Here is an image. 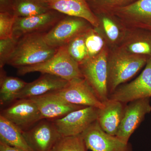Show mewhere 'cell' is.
Instances as JSON below:
<instances>
[{
    "mask_svg": "<svg viewBox=\"0 0 151 151\" xmlns=\"http://www.w3.org/2000/svg\"><path fill=\"white\" fill-rule=\"evenodd\" d=\"M150 58L129 54L117 47L109 49L108 57L109 95L121 84L133 78L145 66Z\"/></svg>",
    "mask_w": 151,
    "mask_h": 151,
    "instance_id": "cell-2",
    "label": "cell"
},
{
    "mask_svg": "<svg viewBox=\"0 0 151 151\" xmlns=\"http://www.w3.org/2000/svg\"><path fill=\"white\" fill-rule=\"evenodd\" d=\"M13 14L16 17L37 15L51 10L43 0H13Z\"/></svg>",
    "mask_w": 151,
    "mask_h": 151,
    "instance_id": "cell-23",
    "label": "cell"
},
{
    "mask_svg": "<svg viewBox=\"0 0 151 151\" xmlns=\"http://www.w3.org/2000/svg\"><path fill=\"white\" fill-rule=\"evenodd\" d=\"M99 20L98 28L103 35L109 49L118 47L122 43L127 31L113 15L102 14L97 15Z\"/></svg>",
    "mask_w": 151,
    "mask_h": 151,
    "instance_id": "cell-20",
    "label": "cell"
},
{
    "mask_svg": "<svg viewBox=\"0 0 151 151\" xmlns=\"http://www.w3.org/2000/svg\"><path fill=\"white\" fill-rule=\"evenodd\" d=\"M1 116L12 122L22 132L28 129L42 120L39 110L29 98L18 99L1 111Z\"/></svg>",
    "mask_w": 151,
    "mask_h": 151,
    "instance_id": "cell-8",
    "label": "cell"
},
{
    "mask_svg": "<svg viewBox=\"0 0 151 151\" xmlns=\"http://www.w3.org/2000/svg\"><path fill=\"white\" fill-rule=\"evenodd\" d=\"M16 17L9 12H0V39L13 37Z\"/></svg>",
    "mask_w": 151,
    "mask_h": 151,
    "instance_id": "cell-29",
    "label": "cell"
},
{
    "mask_svg": "<svg viewBox=\"0 0 151 151\" xmlns=\"http://www.w3.org/2000/svg\"><path fill=\"white\" fill-rule=\"evenodd\" d=\"M84 38L88 58L97 55L107 46L104 37L97 28L92 26L86 30Z\"/></svg>",
    "mask_w": 151,
    "mask_h": 151,
    "instance_id": "cell-24",
    "label": "cell"
},
{
    "mask_svg": "<svg viewBox=\"0 0 151 151\" xmlns=\"http://www.w3.org/2000/svg\"><path fill=\"white\" fill-rule=\"evenodd\" d=\"M29 99L37 105L42 119L47 120L59 119L72 111L86 107L68 103L53 92Z\"/></svg>",
    "mask_w": 151,
    "mask_h": 151,
    "instance_id": "cell-14",
    "label": "cell"
},
{
    "mask_svg": "<svg viewBox=\"0 0 151 151\" xmlns=\"http://www.w3.org/2000/svg\"><path fill=\"white\" fill-rule=\"evenodd\" d=\"M99 111L95 107H84L52 121L62 137L77 136L97 121Z\"/></svg>",
    "mask_w": 151,
    "mask_h": 151,
    "instance_id": "cell-5",
    "label": "cell"
},
{
    "mask_svg": "<svg viewBox=\"0 0 151 151\" xmlns=\"http://www.w3.org/2000/svg\"><path fill=\"white\" fill-rule=\"evenodd\" d=\"M44 35L37 32L20 38L7 64L18 68L37 65L50 59L58 48L48 45Z\"/></svg>",
    "mask_w": 151,
    "mask_h": 151,
    "instance_id": "cell-1",
    "label": "cell"
},
{
    "mask_svg": "<svg viewBox=\"0 0 151 151\" xmlns=\"http://www.w3.org/2000/svg\"><path fill=\"white\" fill-rule=\"evenodd\" d=\"M108 46L100 53L79 64L83 77L103 103L109 100L108 87Z\"/></svg>",
    "mask_w": 151,
    "mask_h": 151,
    "instance_id": "cell-4",
    "label": "cell"
},
{
    "mask_svg": "<svg viewBox=\"0 0 151 151\" xmlns=\"http://www.w3.org/2000/svg\"><path fill=\"white\" fill-rule=\"evenodd\" d=\"M85 32L76 37L66 45L70 56L79 64L88 58L84 38Z\"/></svg>",
    "mask_w": 151,
    "mask_h": 151,
    "instance_id": "cell-26",
    "label": "cell"
},
{
    "mask_svg": "<svg viewBox=\"0 0 151 151\" xmlns=\"http://www.w3.org/2000/svg\"><path fill=\"white\" fill-rule=\"evenodd\" d=\"M91 26L84 19L68 16L60 21L47 33L44 34V38L50 46L58 48L67 45L74 37Z\"/></svg>",
    "mask_w": 151,
    "mask_h": 151,
    "instance_id": "cell-7",
    "label": "cell"
},
{
    "mask_svg": "<svg viewBox=\"0 0 151 151\" xmlns=\"http://www.w3.org/2000/svg\"><path fill=\"white\" fill-rule=\"evenodd\" d=\"M104 103V107L100 109L97 122L104 132L109 134L116 136L126 104L109 99Z\"/></svg>",
    "mask_w": 151,
    "mask_h": 151,
    "instance_id": "cell-19",
    "label": "cell"
},
{
    "mask_svg": "<svg viewBox=\"0 0 151 151\" xmlns=\"http://www.w3.org/2000/svg\"><path fill=\"white\" fill-rule=\"evenodd\" d=\"M60 13L51 10L47 12L27 17H16L13 37L19 39L26 35L37 32L52 25L58 19Z\"/></svg>",
    "mask_w": 151,
    "mask_h": 151,
    "instance_id": "cell-16",
    "label": "cell"
},
{
    "mask_svg": "<svg viewBox=\"0 0 151 151\" xmlns=\"http://www.w3.org/2000/svg\"><path fill=\"white\" fill-rule=\"evenodd\" d=\"M148 97H151V57L141 74L130 83L119 86L109 99L127 104Z\"/></svg>",
    "mask_w": 151,
    "mask_h": 151,
    "instance_id": "cell-9",
    "label": "cell"
},
{
    "mask_svg": "<svg viewBox=\"0 0 151 151\" xmlns=\"http://www.w3.org/2000/svg\"><path fill=\"white\" fill-rule=\"evenodd\" d=\"M27 83L20 78L7 76L3 70H1V105H5L15 101L17 94L24 88Z\"/></svg>",
    "mask_w": 151,
    "mask_h": 151,
    "instance_id": "cell-22",
    "label": "cell"
},
{
    "mask_svg": "<svg viewBox=\"0 0 151 151\" xmlns=\"http://www.w3.org/2000/svg\"><path fill=\"white\" fill-rule=\"evenodd\" d=\"M110 14L127 29L151 30V0H137Z\"/></svg>",
    "mask_w": 151,
    "mask_h": 151,
    "instance_id": "cell-6",
    "label": "cell"
},
{
    "mask_svg": "<svg viewBox=\"0 0 151 151\" xmlns=\"http://www.w3.org/2000/svg\"><path fill=\"white\" fill-rule=\"evenodd\" d=\"M0 141L21 151H34L29 145L21 130L1 115Z\"/></svg>",
    "mask_w": 151,
    "mask_h": 151,
    "instance_id": "cell-21",
    "label": "cell"
},
{
    "mask_svg": "<svg viewBox=\"0 0 151 151\" xmlns=\"http://www.w3.org/2000/svg\"><path fill=\"white\" fill-rule=\"evenodd\" d=\"M22 134L34 151H51L62 137L53 122L47 119L41 120Z\"/></svg>",
    "mask_w": 151,
    "mask_h": 151,
    "instance_id": "cell-11",
    "label": "cell"
},
{
    "mask_svg": "<svg viewBox=\"0 0 151 151\" xmlns=\"http://www.w3.org/2000/svg\"><path fill=\"white\" fill-rule=\"evenodd\" d=\"M69 81L61 77L43 73L32 82L27 83L16 97L15 100L37 97L65 88Z\"/></svg>",
    "mask_w": 151,
    "mask_h": 151,
    "instance_id": "cell-17",
    "label": "cell"
},
{
    "mask_svg": "<svg viewBox=\"0 0 151 151\" xmlns=\"http://www.w3.org/2000/svg\"><path fill=\"white\" fill-rule=\"evenodd\" d=\"M66 102L84 107L102 109L105 106L84 78L69 81L65 88L53 92Z\"/></svg>",
    "mask_w": 151,
    "mask_h": 151,
    "instance_id": "cell-12",
    "label": "cell"
},
{
    "mask_svg": "<svg viewBox=\"0 0 151 151\" xmlns=\"http://www.w3.org/2000/svg\"><path fill=\"white\" fill-rule=\"evenodd\" d=\"M49 8L68 16L84 19L93 27L98 28L99 20L86 0H43Z\"/></svg>",
    "mask_w": 151,
    "mask_h": 151,
    "instance_id": "cell-15",
    "label": "cell"
},
{
    "mask_svg": "<svg viewBox=\"0 0 151 151\" xmlns=\"http://www.w3.org/2000/svg\"><path fill=\"white\" fill-rule=\"evenodd\" d=\"M96 15L112 14L114 11L134 2L137 0H86Z\"/></svg>",
    "mask_w": 151,
    "mask_h": 151,
    "instance_id": "cell-25",
    "label": "cell"
},
{
    "mask_svg": "<svg viewBox=\"0 0 151 151\" xmlns=\"http://www.w3.org/2000/svg\"><path fill=\"white\" fill-rule=\"evenodd\" d=\"M151 98H142L130 102L126 105L122 122L116 136L126 143L132 134L151 112Z\"/></svg>",
    "mask_w": 151,
    "mask_h": 151,
    "instance_id": "cell-13",
    "label": "cell"
},
{
    "mask_svg": "<svg viewBox=\"0 0 151 151\" xmlns=\"http://www.w3.org/2000/svg\"><path fill=\"white\" fill-rule=\"evenodd\" d=\"M81 135L86 148L92 151H133L129 143L104 132L97 120Z\"/></svg>",
    "mask_w": 151,
    "mask_h": 151,
    "instance_id": "cell-10",
    "label": "cell"
},
{
    "mask_svg": "<svg viewBox=\"0 0 151 151\" xmlns=\"http://www.w3.org/2000/svg\"><path fill=\"white\" fill-rule=\"evenodd\" d=\"M19 39L13 37L0 39V67L7 64L13 53Z\"/></svg>",
    "mask_w": 151,
    "mask_h": 151,
    "instance_id": "cell-28",
    "label": "cell"
},
{
    "mask_svg": "<svg viewBox=\"0 0 151 151\" xmlns=\"http://www.w3.org/2000/svg\"><path fill=\"white\" fill-rule=\"evenodd\" d=\"M35 72L56 76L68 81L84 78L79 64L70 56L66 45L59 47L54 55L45 62L17 68L19 75Z\"/></svg>",
    "mask_w": 151,
    "mask_h": 151,
    "instance_id": "cell-3",
    "label": "cell"
},
{
    "mask_svg": "<svg viewBox=\"0 0 151 151\" xmlns=\"http://www.w3.org/2000/svg\"><path fill=\"white\" fill-rule=\"evenodd\" d=\"M117 48L134 55L151 57V30L127 29L122 43Z\"/></svg>",
    "mask_w": 151,
    "mask_h": 151,
    "instance_id": "cell-18",
    "label": "cell"
},
{
    "mask_svg": "<svg viewBox=\"0 0 151 151\" xmlns=\"http://www.w3.org/2000/svg\"><path fill=\"white\" fill-rule=\"evenodd\" d=\"M81 135L62 137L51 151H87Z\"/></svg>",
    "mask_w": 151,
    "mask_h": 151,
    "instance_id": "cell-27",
    "label": "cell"
},
{
    "mask_svg": "<svg viewBox=\"0 0 151 151\" xmlns=\"http://www.w3.org/2000/svg\"><path fill=\"white\" fill-rule=\"evenodd\" d=\"M13 0H0V12L13 14Z\"/></svg>",
    "mask_w": 151,
    "mask_h": 151,
    "instance_id": "cell-30",
    "label": "cell"
},
{
    "mask_svg": "<svg viewBox=\"0 0 151 151\" xmlns=\"http://www.w3.org/2000/svg\"><path fill=\"white\" fill-rule=\"evenodd\" d=\"M0 151H21L0 141Z\"/></svg>",
    "mask_w": 151,
    "mask_h": 151,
    "instance_id": "cell-31",
    "label": "cell"
}]
</instances>
